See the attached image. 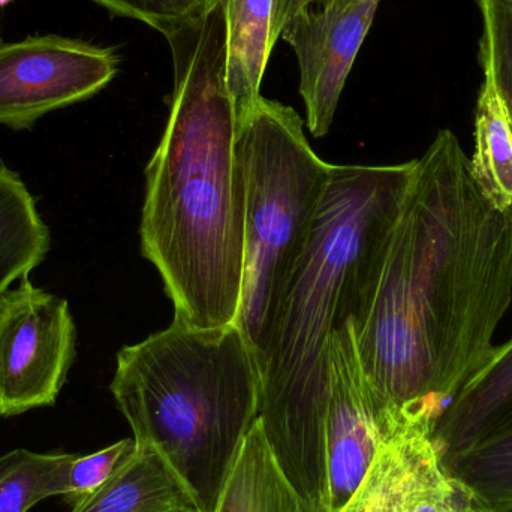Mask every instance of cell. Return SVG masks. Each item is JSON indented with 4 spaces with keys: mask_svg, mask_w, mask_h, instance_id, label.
Here are the masks:
<instances>
[{
    "mask_svg": "<svg viewBox=\"0 0 512 512\" xmlns=\"http://www.w3.org/2000/svg\"><path fill=\"white\" fill-rule=\"evenodd\" d=\"M215 512H327L307 501L283 474L261 420L243 441Z\"/></svg>",
    "mask_w": 512,
    "mask_h": 512,
    "instance_id": "4fadbf2b",
    "label": "cell"
},
{
    "mask_svg": "<svg viewBox=\"0 0 512 512\" xmlns=\"http://www.w3.org/2000/svg\"><path fill=\"white\" fill-rule=\"evenodd\" d=\"M432 427H399L385 433L364 480L339 512H400L412 469L432 444Z\"/></svg>",
    "mask_w": 512,
    "mask_h": 512,
    "instance_id": "e0dca14e",
    "label": "cell"
},
{
    "mask_svg": "<svg viewBox=\"0 0 512 512\" xmlns=\"http://www.w3.org/2000/svg\"><path fill=\"white\" fill-rule=\"evenodd\" d=\"M483 14L480 62L492 75L512 126V5L504 0H477Z\"/></svg>",
    "mask_w": 512,
    "mask_h": 512,
    "instance_id": "ffe728a7",
    "label": "cell"
},
{
    "mask_svg": "<svg viewBox=\"0 0 512 512\" xmlns=\"http://www.w3.org/2000/svg\"><path fill=\"white\" fill-rule=\"evenodd\" d=\"M504 2L510 3V5H512V0H504Z\"/></svg>",
    "mask_w": 512,
    "mask_h": 512,
    "instance_id": "484cf974",
    "label": "cell"
},
{
    "mask_svg": "<svg viewBox=\"0 0 512 512\" xmlns=\"http://www.w3.org/2000/svg\"><path fill=\"white\" fill-rule=\"evenodd\" d=\"M111 47L60 35L0 41V126L32 129L45 114L98 95L119 72Z\"/></svg>",
    "mask_w": 512,
    "mask_h": 512,
    "instance_id": "52a82bcc",
    "label": "cell"
},
{
    "mask_svg": "<svg viewBox=\"0 0 512 512\" xmlns=\"http://www.w3.org/2000/svg\"><path fill=\"white\" fill-rule=\"evenodd\" d=\"M469 165L487 200L512 215V126L492 75L486 71L478 96L474 155Z\"/></svg>",
    "mask_w": 512,
    "mask_h": 512,
    "instance_id": "2e32d148",
    "label": "cell"
},
{
    "mask_svg": "<svg viewBox=\"0 0 512 512\" xmlns=\"http://www.w3.org/2000/svg\"><path fill=\"white\" fill-rule=\"evenodd\" d=\"M331 0H279V14H277V27L282 33L286 21L301 9L312 8V6H321Z\"/></svg>",
    "mask_w": 512,
    "mask_h": 512,
    "instance_id": "603a6c76",
    "label": "cell"
},
{
    "mask_svg": "<svg viewBox=\"0 0 512 512\" xmlns=\"http://www.w3.org/2000/svg\"><path fill=\"white\" fill-rule=\"evenodd\" d=\"M75 354L68 301L23 277L0 297V417L53 406Z\"/></svg>",
    "mask_w": 512,
    "mask_h": 512,
    "instance_id": "8992f818",
    "label": "cell"
},
{
    "mask_svg": "<svg viewBox=\"0 0 512 512\" xmlns=\"http://www.w3.org/2000/svg\"><path fill=\"white\" fill-rule=\"evenodd\" d=\"M415 164L333 165L258 366L268 445L289 483L315 504L327 501L328 345L346 322L354 321L355 334L366 324Z\"/></svg>",
    "mask_w": 512,
    "mask_h": 512,
    "instance_id": "3957f363",
    "label": "cell"
},
{
    "mask_svg": "<svg viewBox=\"0 0 512 512\" xmlns=\"http://www.w3.org/2000/svg\"><path fill=\"white\" fill-rule=\"evenodd\" d=\"M400 512H490L471 490L445 474L432 444L412 469L403 492Z\"/></svg>",
    "mask_w": 512,
    "mask_h": 512,
    "instance_id": "d6986e66",
    "label": "cell"
},
{
    "mask_svg": "<svg viewBox=\"0 0 512 512\" xmlns=\"http://www.w3.org/2000/svg\"><path fill=\"white\" fill-rule=\"evenodd\" d=\"M186 2H188L189 8L192 9V12H194L197 17H200L204 12L209 11V9L212 8L218 0H186Z\"/></svg>",
    "mask_w": 512,
    "mask_h": 512,
    "instance_id": "cb8c5ba5",
    "label": "cell"
},
{
    "mask_svg": "<svg viewBox=\"0 0 512 512\" xmlns=\"http://www.w3.org/2000/svg\"><path fill=\"white\" fill-rule=\"evenodd\" d=\"M71 512H200L188 490L153 448L134 454Z\"/></svg>",
    "mask_w": 512,
    "mask_h": 512,
    "instance_id": "8fae6325",
    "label": "cell"
},
{
    "mask_svg": "<svg viewBox=\"0 0 512 512\" xmlns=\"http://www.w3.org/2000/svg\"><path fill=\"white\" fill-rule=\"evenodd\" d=\"M327 414L324 448L327 512H339L366 477L384 432L367 387L354 321L346 322L328 345Z\"/></svg>",
    "mask_w": 512,
    "mask_h": 512,
    "instance_id": "9c48e42d",
    "label": "cell"
},
{
    "mask_svg": "<svg viewBox=\"0 0 512 512\" xmlns=\"http://www.w3.org/2000/svg\"><path fill=\"white\" fill-rule=\"evenodd\" d=\"M18 2V0H0V8L11 5V3Z\"/></svg>",
    "mask_w": 512,
    "mask_h": 512,
    "instance_id": "d4e9b609",
    "label": "cell"
},
{
    "mask_svg": "<svg viewBox=\"0 0 512 512\" xmlns=\"http://www.w3.org/2000/svg\"><path fill=\"white\" fill-rule=\"evenodd\" d=\"M227 24V80L236 125L259 98L271 51L280 38L279 0H224Z\"/></svg>",
    "mask_w": 512,
    "mask_h": 512,
    "instance_id": "30bf717a",
    "label": "cell"
},
{
    "mask_svg": "<svg viewBox=\"0 0 512 512\" xmlns=\"http://www.w3.org/2000/svg\"><path fill=\"white\" fill-rule=\"evenodd\" d=\"M245 183V268L234 324L261 363L277 309L312 240L333 165L304 135L294 108L259 98L236 125Z\"/></svg>",
    "mask_w": 512,
    "mask_h": 512,
    "instance_id": "5b68a950",
    "label": "cell"
},
{
    "mask_svg": "<svg viewBox=\"0 0 512 512\" xmlns=\"http://www.w3.org/2000/svg\"><path fill=\"white\" fill-rule=\"evenodd\" d=\"M512 403V337L495 346L486 366L453 397L432 433L439 459L471 444Z\"/></svg>",
    "mask_w": 512,
    "mask_h": 512,
    "instance_id": "7c38bea8",
    "label": "cell"
},
{
    "mask_svg": "<svg viewBox=\"0 0 512 512\" xmlns=\"http://www.w3.org/2000/svg\"><path fill=\"white\" fill-rule=\"evenodd\" d=\"M114 17L131 18L162 35L183 21L197 17L186 0H92Z\"/></svg>",
    "mask_w": 512,
    "mask_h": 512,
    "instance_id": "7402d4cb",
    "label": "cell"
},
{
    "mask_svg": "<svg viewBox=\"0 0 512 512\" xmlns=\"http://www.w3.org/2000/svg\"><path fill=\"white\" fill-rule=\"evenodd\" d=\"M50 230L18 173L0 159V297L44 262Z\"/></svg>",
    "mask_w": 512,
    "mask_h": 512,
    "instance_id": "9a60e30c",
    "label": "cell"
},
{
    "mask_svg": "<svg viewBox=\"0 0 512 512\" xmlns=\"http://www.w3.org/2000/svg\"><path fill=\"white\" fill-rule=\"evenodd\" d=\"M69 457L24 448L0 456V512H29L44 499L62 496Z\"/></svg>",
    "mask_w": 512,
    "mask_h": 512,
    "instance_id": "ac0fdd59",
    "label": "cell"
},
{
    "mask_svg": "<svg viewBox=\"0 0 512 512\" xmlns=\"http://www.w3.org/2000/svg\"><path fill=\"white\" fill-rule=\"evenodd\" d=\"M110 390L135 442L165 460L198 511L215 512L258 420L259 370L243 331L174 319L120 349Z\"/></svg>",
    "mask_w": 512,
    "mask_h": 512,
    "instance_id": "277c9868",
    "label": "cell"
},
{
    "mask_svg": "<svg viewBox=\"0 0 512 512\" xmlns=\"http://www.w3.org/2000/svg\"><path fill=\"white\" fill-rule=\"evenodd\" d=\"M490 512L512 511V403L463 450L439 459Z\"/></svg>",
    "mask_w": 512,
    "mask_h": 512,
    "instance_id": "5bb4252c",
    "label": "cell"
},
{
    "mask_svg": "<svg viewBox=\"0 0 512 512\" xmlns=\"http://www.w3.org/2000/svg\"><path fill=\"white\" fill-rule=\"evenodd\" d=\"M512 303V215L478 188L450 129L415 164L358 357L382 432L435 429L486 366Z\"/></svg>",
    "mask_w": 512,
    "mask_h": 512,
    "instance_id": "6da1fadb",
    "label": "cell"
},
{
    "mask_svg": "<svg viewBox=\"0 0 512 512\" xmlns=\"http://www.w3.org/2000/svg\"><path fill=\"white\" fill-rule=\"evenodd\" d=\"M135 448V439L128 438L87 456L71 454L62 478V496H65L66 501L77 504L107 483L114 472L134 454Z\"/></svg>",
    "mask_w": 512,
    "mask_h": 512,
    "instance_id": "44dd1931",
    "label": "cell"
},
{
    "mask_svg": "<svg viewBox=\"0 0 512 512\" xmlns=\"http://www.w3.org/2000/svg\"><path fill=\"white\" fill-rule=\"evenodd\" d=\"M170 117L146 168L141 252L161 274L174 319L234 324L245 268V183L228 92L224 0L165 33Z\"/></svg>",
    "mask_w": 512,
    "mask_h": 512,
    "instance_id": "7a4b0ae2",
    "label": "cell"
},
{
    "mask_svg": "<svg viewBox=\"0 0 512 512\" xmlns=\"http://www.w3.org/2000/svg\"><path fill=\"white\" fill-rule=\"evenodd\" d=\"M381 0H331L295 12L280 38L297 57L306 123L313 137L330 131L349 72Z\"/></svg>",
    "mask_w": 512,
    "mask_h": 512,
    "instance_id": "ba28073f",
    "label": "cell"
}]
</instances>
